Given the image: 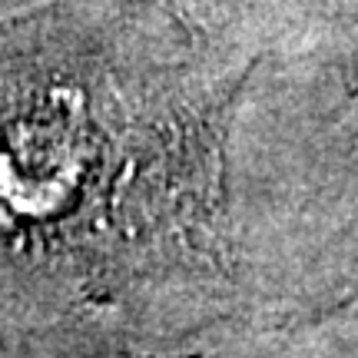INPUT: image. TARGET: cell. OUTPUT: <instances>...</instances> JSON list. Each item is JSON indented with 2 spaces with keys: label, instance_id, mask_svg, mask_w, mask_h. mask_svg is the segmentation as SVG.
<instances>
[{
  "label": "cell",
  "instance_id": "1",
  "mask_svg": "<svg viewBox=\"0 0 358 358\" xmlns=\"http://www.w3.org/2000/svg\"><path fill=\"white\" fill-rule=\"evenodd\" d=\"M146 0H57L0 57V319L113 315L226 279L239 77ZM203 47V43H199Z\"/></svg>",
  "mask_w": 358,
  "mask_h": 358
},
{
  "label": "cell",
  "instance_id": "2",
  "mask_svg": "<svg viewBox=\"0 0 358 358\" xmlns=\"http://www.w3.org/2000/svg\"><path fill=\"white\" fill-rule=\"evenodd\" d=\"M146 3L163 13L182 37L203 47H213L232 24L229 0H146Z\"/></svg>",
  "mask_w": 358,
  "mask_h": 358
},
{
  "label": "cell",
  "instance_id": "3",
  "mask_svg": "<svg viewBox=\"0 0 358 358\" xmlns=\"http://www.w3.org/2000/svg\"><path fill=\"white\" fill-rule=\"evenodd\" d=\"M53 10H57V0L43 3V7H34V10L24 13H10V17H0V57L20 50L24 43L37 37L43 27L50 24Z\"/></svg>",
  "mask_w": 358,
  "mask_h": 358
},
{
  "label": "cell",
  "instance_id": "4",
  "mask_svg": "<svg viewBox=\"0 0 358 358\" xmlns=\"http://www.w3.org/2000/svg\"><path fill=\"white\" fill-rule=\"evenodd\" d=\"M329 315L345 319L358 325V222L352 226V243H348V259H345V292L342 299L329 308Z\"/></svg>",
  "mask_w": 358,
  "mask_h": 358
},
{
  "label": "cell",
  "instance_id": "5",
  "mask_svg": "<svg viewBox=\"0 0 358 358\" xmlns=\"http://www.w3.org/2000/svg\"><path fill=\"white\" fill-rule=\"evenodd\" d=\"M352 70H355V77H352V100H355V110H358V34H355V57H352Z\"/></svg>",
  "mask_w": 358,
  "mask_h": 358
}]
</instances>
